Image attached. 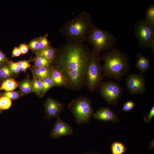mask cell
Segmentation results:
<instances>
[{
    "label": "cell",
    "instance_id": "obj_29",
    "mask_svg": "<svg viewBox=\"0 0 154 154\" xmlns=\"http://www.w3.org/2000/svg\"><path fill=\"white\" fill-rule=\"evenodd\" d=\"M48 36L47 34H45L43 36L41 37L39 43V50L51 46L50 42L47 39Z\"/></svg>",
    "mask_w": 154,
    "mask_h": 154
},
{
    "label": "cell",
    "instance_id": "obj_27",
    "mask_svg": "<svg viewBox=\"0 0 154 154\" xmlns=\"http://www.w3.org/2000/svg\"><path fill=\"white\" fill-rule=\"evenodd\" d=\"M8 63L11 72L15 75L19 74L21 72L20 67L18 62H15L12 60L9 61Z\"/></svg>",
    "mask_w": 154,
    "mask_h": 154
},
{
    "label": "cell",
    "instance_id": "obj_25",
    "mask_svg": "<svg viewBox=\"0 0 154 154\" xmlns=\"http://www.w3.org/2000/svg\"><path fill=\"white\" fill-rule=\"evenodd\" d=\"M23 95L19 91H5L0 94V96H5L11 100H17Z\"/></svg>",
    "mask_w": 154,
    "mask_h": 154
},
{
    "label": "cell",
    "instance_id": "obj_6",
    "mask_svg": "<svg viewBox=\"0 0 154 154\" xmlns=\"http://www.w3.org/2000/svg\"><path fill=\"white\" fill-rule=\"evenodd\" d=\"M68 108L76 123L79 125L88 122L93 114L91 101L87 97L81 96L73 99Z\"/></svg>",
    "mask_w": 154,
    "mask_h": 154
},
{
    "label": "cell",
    "instance_id": "obj_28",
    "mask_svg": "<svg viewBox=\"0 0 154 154\" xmlns=\"http://www.w3.org/2000/svg\"><path fill=\"white\" fill-rule=\"evenodd\" d=\"M41 37H40L31 40L28 45L29 48L37 52L39 50V43Z\"/></svg>",
    "mask_w": 154,
    "mask_h": 154
},
{
    "label": "cell",
    "instance_id": "obj_16",
    "mask_svg": "<svg viewBox=\"0 0 154 154\" xmlns=\"http://www.w3.org/2000/svg\"><path fill=\"white\" fill-rule=\"evenodd\" d=\"M135 66L141 72H145L150 68V62L149 58L140 53L138 54Z\"/></svg>",
    "mask_w": 154,
    "mask_h": 154
},
{
    "label": "cell",
    "instance_id": "obj_11",
    "mask_svg": "<svg viewBox=\"0 0 154 154\" xmlns=\"http://www.w3.org/2000/svg\"><path fill=\"white\" fill-rule=\"evenodd\" d=\"M73 133V129L71 125L59 117L57 118L50 135L52 138L55 139L60 137L72 135Z\"/></svg>",
    "mask_w": 154,
    "mask_h": 154
},
{
    "label": "cell",
    "instance_id": "obj_32",
    "mask_svg": "<svg viewBox=\"0 0 154 154\" xmlns=\"http://www.w3.org/2000/svg\"><path fill=\"white\" fill-rule=\"evenodd\" d=\"M154 116V107L153 106L150 111L145 114L143 118L144 121L147 123L151 122L152 118Z\"/></svg>",
    "mask_w": 154,
    "mask_h": 154
},
{
    "label": "cell",
    "instance_id": "obj_14",
    "mask_svg": "<svg viewBox=\"0 0 154 154\" xmlns=\"http://www.w3.org/2000/svg\"><path fill=\"white\" fill-rule=\"evenodd\" d=\"M58 48L50 46L39 50L36 54L42 56L53 63L58 53Z\"/></svg>",
    "mask_w": 154,
    "mask_h": 154
},
{
    "label": "cell",
    "instance_id": "obj_23",
    "mask_svg": "<svg viewBox=\"0 0 154 154\" xmlns=\"http://www.w3.org/2000/svg\"><path fill=\"white\" fill-rule=\"evenodd\" d=\"M144 20L154 26V4L152 3L147 9L145 12V17Z\"/></svg>",
    "mask_w": 154,
    "mask_h": 154
},
{
    "label": "cell",
    "instance_id": "obj_8",
    "mask_svg": "<svg viewBox=\"0 0 154 154\" xmlns=\"http://www.w3.org/2000/svg\"><path fill=\"white\" fill-rule=\"evenodd\" d=\"M99 88L101 96L108 105L116 104L123 93L121 86L113 80L103 82Z\"/></svg>",
    "mask_w": 154,
    "mask_h": 154
},
{
    "label": "cell",
    "instance_id": "obj_19",
    "mask_svg": "<svg viewBox=\"0 0 154 154\" xmlns=\"http://www.w3.org/2000/svg\"><path fill=\"white\" fill-rule=\"evenodd\" d=\"M18 86V82L14 78H10L3 81L0 86V90L13 91Z\"/></svg>",
    "mask_w": 154,
    "mask_h": 154
},
{
    "label": "cell",
    "instance_id": "obj_15",
    "mask_svg": "<svg viewBox=\"0 0 154 154\" xmlns=\"http://www.w3.org/2000/svg\"><path fill=\"white\" fill-rule=\"evenodd\" d=\"M32 72L33 77L42 80L47 78L50 77L51 74L50 67H33Z\"/></svg>",
    "mask_w": 154,
    "mask_h": 154
},
{
    "label": "cell",
    "instance_id": "obj_18",
    "mask_svg": "<svg viewBox=\"0 0 154 154\" xmlns=\"http://www.w3.org/2000/svg\"><path fill=\"white\" fill-rule=\"evenodd\" d=\"M16 75L11 70L8 62L0 65V83L8 78H14Z\"/></svg>",
    "mask_w": 154,
    "mask_h": 154
},
{
    "label": "cell",
    "instance_id": "obj_10",
    "mask_svg": "<svg viewBox=\"0 0 154 154\" xmlns=\"http://www.w3.org/2000/svg\"><path fill=\"white\" fill-rule=\"evenodd\" d=\"M44 107L45 118L47 121L53 117H60V115L64 109L63 104L61 102L50 97L45 102Z\"/></svg>",
    "mask_w": 154,
    "mask_h": 154
},
{
    "label": "cell",
    "instance_id": "obj_31",
    "mask_svg": "<svg viewBox=\"0 0 154 154\" xmlns=\"http://www.w3.org/2000/svg\"><path fill=\"white\" fill-rule=\"evenodd\" d=\"M17 62L20 67L21 71L25 72L27 69L31 66L30 60H29L19 61Z\"/></svg>",
    "mask_w": 154,
    "mask_h": 154
},
{
    "label": "cell",
    "instance_id": "obj_5",
    "mask_svg": "<svg viewBox=\"0 0 154 154\" xmlns=\"http://www.w3.org/2000/svg\"><path fill=\"white\" fill-rule=\"evenodd\" d=\"M99 54L92 50L86 74L85 86L93 92L103 82V71Z\"/></svg>",
    "mask_w": 154,
    "mask_h": 154
},
{
    "label": "cell",
    "instance_id": "obj_26",
    "mask_svg": "<svg viewBox=\"0 0 154 154\" xmlns=\"http://www.w3.org/2000/svg\"><path fill=\"white\" fill-rule=\"evenodd\" d=\"M11 105V100L9 98L5 96H0V107L3 110L9 109Z\"/></svg>",
    "mask_w": 154,
    "mask_h": 154
},
{
    "label": "cell",
    "instance_id": "obj_4",
    "mask_svg": "<svg viewBox=\"0 0 154 154\" xmlns=\"http://www.w3.org/2000/svg\"><path fill=\"white\" fill-rule=\"evenodd\" d=\"M87 41L92 50L99 53L114 48L116 39L114 35L92 23L89 30Z\"/></svg>",
    "mask_w": 154,
    "mask_h": 154
},
{
    "label": "cell",
    "instance_id": "obj_36",
    "mask_svg": "<svg viewBox=\"0 0 154 154\" xmlns=\"http://www.w3.org/2000/svg\"><path fill=\"white\" fill-rule=\"evenodd\" d=\"M148 147L151 149H154V139H153L149 143Z\"/></svg>",
    "mask_w": 154,
    "mask_h": 154
},
{
    "label": "cell",
    "instance_id": "obj_24",
    "mask_svg": "<svg viewBox=\"0 0 154 154\" xmlns=\"http://www.w3.org/2000/svg\"><path fill=\"white\" fill-rule=\"evenodd\" d=\"M42 81L43 85L42 92L43 97L50 89L55 86L50 77L47 78Z\"/></svg>",
    "mask_w": 154,
    "mask_h": 154
},
{
    "label": "cell",
    "instance_id": "obj_2",
    "mask_svg": "<svg viewBox=\"0 0 154 154\" xmlns=\"http://www.w3.org/2000/svg\"><path fill=\"white\" fill-rule=\"evenodd\" d=\"M92 23L90 14L83 11L66 21L60 31L66 40L84 43Z\"/></svg>",
    "mask_w": 154,
    "mask_h": 154
},
{
    "label": "cell",
    "instance_id": "obj_1",
    "mask_svg": "<svg viewBox=\"0 0 154 154\" xmlns=\"http://www.w3.org/2000/svg\"><path fill=\"white\" fill-rule=\"evenodd\" d=\"M92 50L84 43L66 40L58 48L53 65L67 81L65 88L78 91L85 85L87 69Z\"/></svg>",
    "mask_w": 154,
    "mask_h": 154
},
{
    "label": "cell",
    "instance_id": "obj_12",
    "mask_svg": "<svg viewBox=\"0 0 154 154\" xmlns=\"http://www.w3.org/2000/svg\"><path fill=\"white\" fill-rule=\"evenodd\" d=\"M92 116L94 119L102 121H111L114 123L119 122L116 114L114 113L108 106L106 107L101 108L95 113H93Z\"/></svg>",
    "mask_w": 154,
    "mask_h": 154
},
{
    "label": "cell",
    "instance_id": "obj_20",
    "mask_svg": "<svg viewBox=\"0 0 154 154\" xmlns=\"http://www.w3.org/2000/svg\"><path fill=\"white\" fill-rule=\"evenodd\" d=\"M33 67H50L53 62L43 56L36 54L34 59Z\"/></svg>",
    "mask_w": 154,
    "mask_h": 154
},
{
    "label": "cell",
    "instance_id": "obj_21",
    "mask_svg": "<svg viewBox=\"0 0 154 154\" xmlns=\"http://www.w3.org/2000/svg\"><path fill=\"white\" fill-rule=\"evenodd\" d=\"M33 88V92L40 98L43 97L42 95V80L33 77L32 80Z\"/></svg>",
    "mask_w": 154,
    "mask_h": 154
},
{
    "label": "cell",
    "instance_id": "obj_33",
    "mask_svg": "<svg viewBox=\"0 0 154 154\" xmlns=\"http://www.w3.org/2000/svg\"><path fill=\"white\" fill-rule=\"evenodd\" d=\"M19 47L22 54H25L29 51V48L28 45L22 43L20 44Z\"/></svg>",
    "mask_w": 154,
    "mask_h": 154
},
{
    "label": "cell",
    "instance_id": "obj_7",
    "mask_svg": "<svg viewBox=\"0 0 154 154\" xmlns=\"http://www.w3.org/2000/svg\"><path fill=\"white\" fill-rule=\"evenodd\" d=\"M134 31L139 46L142 48H150L154 50V26L144 20L137 21L135 23Z\"/></svg>",
    "mask_w": 154,
    "mask_h": 154
},
{
    "label": "cell",
    "instance_id": "obj_34",
    "mask_svg": "<svg viewBox=\"0 0 154 154\" xmlns=\"http://www.w3.org/2000/svg\"><path fill=\"white\" fill-rule=\"evenodd\" d=\"M9 61L5 54L0 49V65L7 62Z\"/></svg>",
    "mask_w": 154,
    "mask_h": 154
},
{
    "label": "cell",
    "instance_id": "obj_30",
    "mask_svg": "<svg viewBox=\"0 0 154 154\" xmlns=\"http://www.w3.org/2000/svg\"><path fill=\"white\" fill-rule=\"evenodd\" d=\"M135 105L134 102L132 100H127L124 104L123 107L121 110L119 112L124 111L125 112H129L132 110Z\"/></svg>",
    "mask_w": 154,
    "mask_h": 154
},
{
    "label": "cell",
    "instance_id": "obj_13",
    "mask_svg": "<svg viewBox=\"0 0 154 154\" xmlns=\"http://www.w3.org/2000/svg\"><path fill=\"white\" fill-rule=\"evenodd\" d=\"M50 77L55 86H62L65 87L67 81L61 72L54 66L52 64L50 66Z\"/></svg>",
    "mask_w": 154,
    "mask_h": 154
},
{
    "label": "cell",
    "instance_id": "obj_3",
    "mask_svg": "<svg viewBox=\"0 0 154 154\" xmlns=\"http://www.w3.org/2000/svg\"><path fill=\"white\" fill-rule=\"evenodd\" d=\"M103 61L104 76L120 81L130 69L127 56L119 49L114 48L100 56Z\"/></svg>",
    "mask_w": 154,
    "mask_h": 154
},
{
    "label": "cell",
    "instance_id": "obj_9",
    "mask_svg": "<svg viewBox=\"0 0 154 154\" xmlns=\"http://www.w3.org/2000/svg\"><path fill=\"white\" fill-rule=\"evenodd\" d=\"M125 84L127 90L132 95L143 94L145 92V80L141 74H128Z\"/></svg>",
    "mask_w": 154,
    "mask_h": 154
},
{
    "label": "cell",
    "instance_id": "obj_22",
    "mask_svg": "<svg viewBox=\"0 0 154 154\" xmlns=\"http://www.w3.org/2000/svg\"><path fill=\"white\" fill-rule=\"evenodd\" d=\"M111 148L112 154H123L126 150L124 145L119 141H116L113 143Z\"/></svg>",
    "mask_w": 154,
    "mask_h": 154
},
{
    "label": "cell",
    "instance_id": "obj_17",
    "mask_svg": "<svg viewBox=\"0 0 154 154\" xmlns=\"http://www.w3.org/2000/svg\"><path fill=\"white\" fill-rule=\"evenodd\" d=\"M18 86L20 91L23 95L33 92L32 81L29 76H27L22 81L18 82Z\"/></svg>",
    "mask_w": 154,
    "mask_h": 154
},
{
    "label": "cell",
    "instance_id": "obj_35",
    "mask_svg": "<svg viewBox=\"0 0 154 154\" xmlns=\"http://www.w3.org/2000/svg\"><path fill=\"white\" fill-rule=\"evenodd\" d=\"M21 53L19 47H15L12 52V57H18L21 54Z\"/></svg>",
    "mask_w": 154,
    "mask_h": 154
},
{
    "label": "cell",
    "instance_id": "obj_37",
    "mask_svg": "<svg viewBox=\"0 0 154 154\" xmlns=\"http://www.w3.org/2000/svg\"><path fill=\"white\" fill-rule=\"evenodd\" d=\"M2 111H3V110L0 107V114H1V113L2 112Z\"/></svg>",
    "mask_w": 154,
    "mask_h": 154
}]
</instances>
